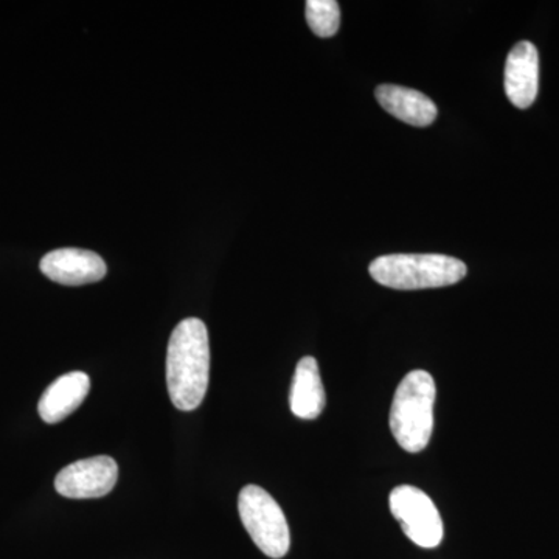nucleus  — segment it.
I'll return each mask as SVG.
<instances>
[{"mask_svg": "<svg viewBox=\"0 0 559 559\" xmlns=\"http://www.w3.org/2000/svg\"><path fill=\"white\" fill-rule=\"evenodd\" d=\"M210 344L207 326L189 318L173 330L167 352V385L173 406L198 409L209 388Z\"/></svg>", "mask_w": 559, "mask_h": 559, "instance_id": "obj_1", "label": "nucleus"}, {"mask_svg": "<svg viewBox=\"0 0 559 559\" xmlns=\"http://www.w3.org/2000/svg\"><path fill=\"white\" fill-rule=\"evenodd\" d=\"M437 388L432 374L414 370L401 381L390 409V429L404 451L417 454L428 448L433 432Z\"/></svg>", "mask_w": 559, "mask_h": 559, "instance_id": "obj_2", "label": "nucleus"}, {"mask_svg": "<svg viewBox=\"0 0 559 559\" xmlns=\"http://www.w3.org/2000/svg\"><path fill=\"white\" fill-rule=\"evenodd\" d=\"M466 264L440 253H395L370 264L374 282L388 288L415 290L443 288L466 277Z\"/></svg>", "mask_w": 559, "mask_h": 559, "instance_id": "obj_3", "label": "nucleus"}, {"mask_svg": "<svg viewBox=\"0 0 559 559\" xmlns=\"http://www.w3.org/2000/svg\"><path fill=\"white\" fill-rule=\"evenodd\" d=\"M238 511L250 538L266 557H286L290 547L288 521L270 492L248 485L241 489Z\"/></svg>", "mask_w": 559, "mask_h": 559, "instance_id": "obj_4", "label": "nucleus"}, {"mask_svg": "<svg viewBox=\"0 0 559 559\" xmlns=\"http://www.w3.org/2000/svg\"><path fill=\"white\" fill-rule=\"evenodd\" d=\"M390 511L400 522L404 535L423 549H436L443 540L440 511L421 489L401 485L390 492Z\"/></svg>", "mask_w": 559, "mask_h": 559, "instance_id": "obj_5", "label": "nucleus"}, {"mask_svg": "<svg viewBox=\"0 0 559 559\" xmlns=\"http://www.w3.org/2000/svg\"><path fill=\"white\" fill-rule=\"evenodd\" d=\"M119 479V466L108 455L79 460L66 466L55 479V488L69 499H97L108 495Z\"/></svg>", "mask_w": 559, "mask_h": 559, "instance_id": "obj_6", "label": "nucleus"}, {"mask_svg": "<svg viewBox=\"0 0 559 559\" xmlns=\"http://www.w3.org/2000/svg\"><path fill=\"white\" fill-rule=\"evenodd\" d=\"M40 271L51 282L66 286H81L100 282L108 267L98 253L83 249H58L40 260Z\"/></svg>", "mask_w": 559, "mask_h": 559, "instance_id": "obj_7", "label": "nucleus"}, {"mask_svg": "<svg viewBox=\"0 0 559 559\" xmlns=\"http://www.w3.org/2000/svg\"><path fill=\"white\" fill-rule=\"evenodd\" d=\"M506 92L516 108L527 109L539 90V55L528 40H522L510 51L506 64Z\"/></svg>", "mask_w": 559, "mask_h": 559, "instance_id": "obj_8", "label": "nucleus"}, {"mask_svg": "<svg viewBox=\"0 0 559 559\" xmlns=\"http://www.w3.org/2000/svg\"><path fill=\"white\" fill-rule=\"evenodd\" d=\"M91 380L84 371H72L58 378L40 396L38 412L49 425H57L73 414L90 393Z\"/></svg>", "mask_w": 559, "mask_h": 559, "instance_id": "obj_9", "label": "nucleus"}, {"mask_svg": "<svg viewBox=\"0 0 559 559\" xmlns=\"http://www.w3.org/2000/svg\"><path fill=\"white\" fill-rule=\"evenodd\" d=\"M374 94H377V100L381 108L404 123L425 128L436 120V103L421 92L409 90V87L393 86V84H382L377 87Z\"/></svg>", "mask_w": 559, "mask_h": 559, "instance_id": "obj_10", "label": "nucleus"}, {"mask_svg": "<svg viewBox=\"0 0 559 559\" xmlns=\"http://www.w3.org/2000/svg\"><path fill=\"white\" fill-rule=\"evenodd\" d=\"M325 389L320 378L318 360L312 356H305L297 364L290 385V411L297 418L316 419L325 409Z\"/></svg>", "mask_w": 559, "mask_h": 559, "instance_id": "obj_11", "label": "nucleus"}, {"mask_svg": "<svg viewBox=\"0 0 559 559\" xmlns=\"http://www.w3.org/2000/svg\"><path fill=\"white\" fill-rule=\"evenodd\" d=\"M307 22L320 38H331L340 31V3L334 0H308Z\"/></svg>", "mask_w": 559, "mask_h": 559, "instance_id": "obj_12", "label": "nucleus"}]
</instances>
